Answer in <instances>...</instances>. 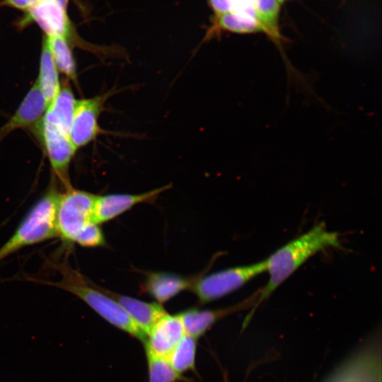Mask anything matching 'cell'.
<instances>
[{"instance_id": "19", "label": "cell", "mask_w": 382, "mask_h": 382, "mask_svg": "<svg viewBox=\"0 0 382 382\" xmlns=\"http://www.w3.org/2000/svg\"><path fill=\"white\" fill-rule=\"evenodd\" d=\"M54 62L59 71L66 79L77 82L76 65L66 38L59 36L46 37Z\"/></svg>"}, {"instance_id": "2", "label": "cell", "mask_w": 382, "mask_h": 382, "mask_svg": "<svg viewBox=\"0 0 382 382\" xmlns=\"http://www.w3.org/2000/svg\"><path fill=\"white\" fill-rule=\"evenodd\" d=\"M54 267L60 274L59 281L52 282L38 280L36 282L53 286L72 294L110 324L142 342L145 341V333L106 292L105 288L91 282L65 260L54 265Z\"/></svg>"}, {"instance_id": "5", "label": "cell", "mask_w": 382, "mask_h": 382, "mask_svg": "<svg viewBox=\"0 0 382 382\" xmlns=\"http://www.w3.org/2000/svg\"><path fill=\"white\" fill-rule=\"evenodd\" d=\"M262 272H265L264 260L220 270L197 279L190 289L200 302L208 303L237 290Z\"/></svg>"}, {"instance_id": "15", "label": "cell", "mask_w": 382, "mask_h": 382, "mask_svg": "<svg viewBox=\"0 0 382 382\" xmlns=\"http://www.w3.org/2000/svg\"><path fill=\"white\" fill-rule=\"evenodd\" d=\"M76 103V99L66 79L42 117L69 135Z\"/></svg>"}, {"instance_id": "12", "label": "cell", "mask_w": 382, "mask_h": 382, "mask_svg": "<svg viewBox=\"0 0 382 382\" xmlns=\"http://www.w3.org/2000/svg\"><path fill=\"white\" fill-rule=\"evenodd\" d=\"M67 0H40L30 8L29 17L45 32L47 36L66 39L70 34V23L66 13Z\"/></svg>"}, {"instance_id": "6", "label": "cell", "mask_w": 382, "mask_h": 382, "mask_svg": "<svg viewBox=\"0 0 382 382\" xmlns=\"http://www.w3.org/2000/svg\"><path fill=\"white\" fill-rule=\"evenodd\" d=\"M123 91L112 88L94 97L76 100L69 134L76 151L94 141L100 134H105L99 125L100 115L105 110L108 100Z\"/></svg>"}, {"instance_id": "20", "label": "cell", "mask_w": 382, "mask_h": 382, "mask_svg": "<svg viewBox=\"0 0 382 382\" xmlns=\"http://www.w3.org/2000/svg\"><path fill=\"white\" fill-rule=\"evenodd\" d=\"M265 33L280 45L282 36L278 25L279 3L277 0H250Z\"/></svg>"}, {"instance_id": "25", "label": "cell", "mask_w": 382, "mask_h": 382, "mask_svg": "<svg viewBox=\"0 0 382 382\" xmlns=\"http://www.w3.org/2000/svg\"><path fill=\"white\" fill-rule=\"evenodd\" d=\"M279 1V3H282L283 1H284L285 0H277Z\"/></svg>"}, {"instance_id": "11", "label": "cell", "mask_w": 382, "mask_h": 382, "mask_svg": "<svg viewBox=\"0 0 382 382\" xmlns=\"http://www.w3.org/2000/svg\"><path fill=\"white\" fill-rule=\"evenodd\" d=\"M47 105L42 91L35 82L12 117L0 127V141L18 129L34 127L42 119Z\"/></svg>"}, {"instance_id": "17", "label": "cell", "mask_w": 382, "mask_h": 382, "mask_svg": "<svg viewBox=\"0 0 382 382\" xmlns=\"http://www.w3.org/2000/svg\"><path fill=\"white\" fill-rule=\"evenodd\" d=\"M59 73L47 39L45 37L40 58L39 72L35 83L42 91L47 105L54 99L60 88Z\"/></svg>"}, {"instance_id": "23", "label": "cell", "mask_w": 382, "mask_h": 382, "mask_svg": "<svg viewBox=\"0 0 382 382\" xmlns=\"http://www.w3.org/2000/svg\"><path fill=\"white\" fill-rule=\"evenodd\" d=\"M74 243L82 247L93 248L103 246L105 240L98 224L91 223L77 236Z\"/></svg>"}, {"instance_id": "18", "label": "cell", "mask_w": 382, "mask_h": 382, "mask_svg": "<svg viewBox=\"0 0 382 382\" xmlns=\"http://www.w3.org/2000/svg\"><path fill=\"white\" fill-rule=\"evenodd\" d=\"M220 31L240 34L265 33L262 25L257 20L234 11L215 16L214 27L207 34V37Z\"/></svg>"}, {"instance_id": "9", "label": "cell", "mask_w": 382, "mask_h": 382, "mask_svg": "<svg viewBox=\"0 0 382 382\" xmlns=\"http://www.w3.org/2000/svg\"><path fill=\"white\" fill-rule=\"evenodd\" d=\"M170 187L171 185H167L140 194L97 195L92 213V222L99 225L112 220L134 205L154 199Z\"/></svg>"}, {"instance_id": "4", "label": "cell", "mask_w": 382, "mask_h": 382, "mask_svg": "<svg viewBox=\"0 0 382 382\" xmlns=\"http://www.w3.org/2000/svg\"><path fill=\"white\" fill-rule=\"evenodd\" d=\"M96 195L73 188L62 193L56 212L57 237L73 244L77 236L92 222Z\"/></svg>"}, {"instance_id": "7", "label": "cell", "mask_w": 382, "mask_h": 382, "mask_svg": "<svg viewBox=\"0 0 382 382\" xmlns=\"http://www.w3.org/2000/svg\"><path fill=\"white\" fill-rule=\"evenodd\" d=\"M34 128L46 152L54 175L65 190L71 187L69 169L76 149L69 135L43 117Z\"/></svg>"}, {"instance_id": "13", "label": "cell", "mask_w": 382, "mask_h": 382, "mask_svg": "<svg viewBox=\"0 0 382 382\" xmlns=\"http://www.w3.org/2000/svg\"><path fill=\"white\" fill-rule=\"evenodd\" d=\"M328 382H381V360L376 349L369 348L354 357Z\"/></svg>"}, {"instance_id": "8", "label": "cell", "mask_w": 382, "mask_h": 382, "mask_svg": "<svg viewBox=\"0 0 382 382\" xmlns=\"http://www.w3.org/2000/svg\"><path fill=\"white\" fill-rule=\"evenodd\" d=\"M186 335L180 314L164 313L153 324L144 342L145 351L167 358Z\"/></svg>"}, {"instance_id": "16", "label": "cell", "mask_w": 382, "mask_h": 382, "mask_svg": "<svg viewBox=\"0 0 382 382\" xmlns=\"http://www.w3.org/2000/svg\"><path fill=\"white\" fill-rule=\"evenodd\" d=\"M196 279L168 272H151L147 275L144 287L161 304L180 292L191 289Z\"/></svg>"}, {"instance_id": "14", "label": "cell", "mask_w": 382, "mask_h": 382, "mask_svg": "<svg viewBox=\"0 0 382 382\" xmlns=\"http://www.w3.org/2000/svg\"><path fill=\"white\" fill-rule=\"evenodd\" d=\"M146 336L156 320L166 311L158 303H149L105 289Z\"/></svg>"}, {"instance_id": "10", "label": "cell", "mask_w": 382, "mask_h": 382, "mask_svg": "<svg viewBox=\"0 0 382 382\" xmlns=\"http://www.w3.org/2000/svg\"><path fill=\"white\" fill-rule=\"evenodd\" d=\"M260 290L240 303L216 310L189 309L180 313L187 335L195 338L201 337L212 325L219 320L236 312L253 307L256 308Z\"/></svg>"}, {"instance_id": "24", "label": "cell", "mask_w": 382, "mask_h": 382, "mask_svg": "<svg viewBox=\"0 0 382 382\" xmlns=\"http://www.w3.org/2000/svg\"><path fill=\"white\" fill-rule=\"evenodd\" d=\"M40 0H5V2L13 7L20 9H29Z\"/></svg>"}, {"instance_id": "22", "label": "cell", "mask_w": 382, "mask_h": 382, "mask_svg": "<svg viewBox=\"0 0 382 382\" xmlns=\"http://www.w3.org/2000/svg\"><path fill=\"white\" fill-rule=\"evenodd\" d=\"M145 352L149 382H175L181 377L172 368L167 358Z\"/></svg>"}, {"instance_id": "21", "label": "cell", "mask_w": 382, "mask_h": 382, "mask_svg": "<svg viewBox=\"0 0 382 382\" xmlns=\"http://www.w3.org/2000/svg\"><path fill=\"white\" fill-rule=\"evenodd\" d=\"M197 340L186 334L167 357L172 368L180 376L195 369Z\"/></svg>"}, {"instance_id": "1", "label": "cell", "mask_w": 382, "mask_h": 382, "mask_svg": "<svg viewBox=\"0 0 382 382\" xmlns=\"http://www.w3.org/2000/svg\"><path fill=\"white\" fill-rule=\"evenodd\" d=\"M340 247L339 234L320 222L279 248L264 260L268 280L260 289L256 307L313 255L327 248Z\"/></svg>"}, {"instance_id": "3", "label": "cell", "mask_w": 382, "mask_h": 382, "mask_svg": "<svg viewBox=\"0 0 382 382\" xmlns=\"http://www.w3.org/2000/svg\"><path fill=\"white\" fill-rule=\"evenodd\" d=\"M57 184L53 179L48 190L0 248V262L23 248L57 237L56 212L62 192L58 190Z\"/></svg>"}]
</instances>
